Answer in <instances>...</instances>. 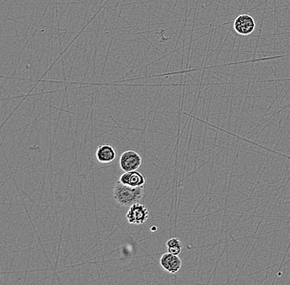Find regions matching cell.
<instances>
[{
  "label": "cell",
  "instance_id": "2",
  "mask_svg": "<svg viewBox=\"0 0 290 285\" xmlns=\"http://www.w3.org/2000/svg\"><path fill=\"white\" fill-rule=\"evenodd\" d=\"M149 217V209L146 205L141 203H135L131 205L126 214L129 223L132 224H143Z\"/></svg>",
  "mask_w": 290,
  "mask_h": 285
},
{
  "label": "cell",
  "instance_id": "5",
  "mask_svg": "<svg viewBox=\"0 0 290 285\" xmlns=\"http://www.w3.org/2000/svg\"><path fill=\"white\" fill-rule=\"evenodd\" d=\"M160 264L164 270L171 274L178 273L181 268V260L177 255H173L170 252L164 253L160 259Z\"/></svg>",
  "mask_w": 290,
  "mask_h": 285
},
{
  "label": "cell",
  "instance_id": "7",
  "mask_svg": "<svg viewBox=\"0 0 290 285\" xmlns=\"http://www.w3.org/2000/svg\"><path fill=\"white\" fill-rule=\"evenodd\" d=\"M96 156L97 161L101 163H111L116 158V151L112 145L104 144L99 145V147L97 148Z\"/></svg>",
  "mask_w": 290,
  "mask_h": 285
},
{
  "label": "cell",
  "instance_id": "6",
  "mask_svg": "<svg viewBox=\"0 0 290 285\" xmlns=\"http://www.w3.org/2000/svg\"><path fill=\"white\" fill-rule=\"evenodd\" d=\"M120 181L127 186L133 187H144V184L146 183L145 177L137 170L125 172V174L120 177Z\"/></svg>",
  "mask_w": 290,
  "mask_h": 285
},
{
  "label": "cell",
  "instance_id": "8",
  "mask_svg": "<svg viewBox=\"0 0 290 285\" xmlns=\"http://www.w3.org/2000/svg\"><path fill=\"white\" fill-rule=\"evenodd\" d=\"M167 248L168 252L172 254L179 256L182 250V244L178 238H173L167 242Z\"/></svg>",
  "mask_w": 290,
  "mask_h": 285
},
{
  "label": "cell",
  "instance_id": "1",
  "mask_svg": "<svg viewBox=\"0 0 290 285\" xmlns=\"http://www.w3.org/2000/svg\"><path fill=\"white\" fill-rule=\"evenodd\" d=\"M144 187H130L126 184L122 183L119 180L116 182L114 187L113 197L120 205L131 206L134 204L140 202V200L144 196Z\"/></svg>",
  "mask_w": 290,
  "mask_h": 285
},
{
  "label": "cell",
  "instance_id": "9",
  "mask_svg": "<svg viewBox=\"0 0 290 285\" xmlns=\"http://www.w3.org/2000/svg\"><path fill=\"white\" fill-rule=\"evenodd\" d=\"M157 229V227H154V228H151V230H156Z\"/></svg>",
  "mask_w": 290,
  "mask_h": 285
},
{
  "label": "cell",
  "instance_id": "4",
  "mask_svg": "<svg viewBox=\"0 0 290 285\" xmlns=\"http://www.w3.org/2000/svg\"><path fill=\"white\" fill-rule=\"evenodd\" d=\"M233 27L236 32L241 36H249L256 28V22L249 14H241L235 19Z\"/></svg>",
  "mask_w": 290,
  "mask_h": 285
},
{
  "label": "cell",
  "instance_id": "3",
  "mask_svg": "<svg viewBox=\"0 0 290 285\" xmlns=\"http://www.w3.org/2000/svg\"><path fill=\"white\" fill-rule=\"evenodd\" d=\"M141 164V156L134 150H127L120 156V168L124 172L137 170Z\"/></svg>",
  "mask_w": 290,
  "mask_h": 285
}]
</instances>
